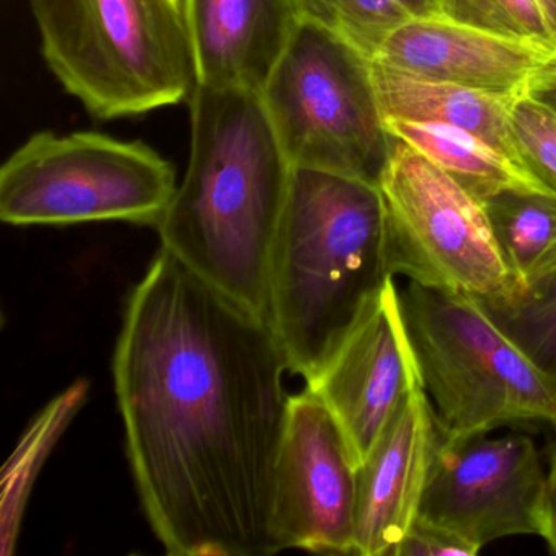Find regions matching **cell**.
<instances>
[{"mask_svg":"<svg viewBox=\"0 0 556 556\" xmlns=\"http://www.w3.org/2000/svg\"><path fill=\"white\" fill-rule=\"evenodd\" d=\"M540 536L545 539L549 552L556 555V439L549 447Z\"/></svg>","mask_w":556,"mask_h":556,"instance_id":"obj_24","label":"cell"},{"mask_svg":"<svg viewBox=\"0 0 556 556\" xmlns=\"http://www.w3.org/2000/svg\"><path fill=\"white\" fill-rule=\"evenodd\" d=\"M438 444L434 409L418 387L357 467L354 555L395 556L418 517Z\"/></svg>","mask_w":556,"mask_h":556,"instance_id":"obj_12","label":"cell"},{"mask_svg":"<svg viewBox=\"0 0 556 556\" xmlns=\"http://www.w3.org/2000/svg\"><path fill=\"white\" fill-rule=\"evenodd\" d=\"M387 265L409 282L494 298L513 285L483 204L425 155L395 139L379 178Z\"/></svg>","mask_w":556,"mask_h":556,"instance_id":"obj_8","label":"cell"},{"mask_svg":"<svg viewBox=\"0 0 556 556\" xmlns=\"http://www.w3.org/2000/svg\"><path fill=\"white\" fill-rule=\"evenodd\" d=\"M184 184L155 227L162 249L268 320L269 275L292 164L262 92L197 86Z\"/></svg>","mask_w":556,"mask_h":556,"instance_id":"obj_2","label":"cell"},{"mask_svg":"<svg viewBox=\"0 0 556 556\" xmlns=\"http://www.w3.org/2000/svg\"><path fill=\"white\" fill-rule=\"evenodd\" d=\"M356 473L350 445L327 405L307 387L291 395L273 490L278 552L354 555Z\"/></svg>","mask_w":556,"mask_h":556,"instance_id":"obj_10","label":"cell"},{"mask_svg":"<svg viewBox=\"0 0 556 556\" xmlns=\"http://www.w3.org/2000/svg\"><path fill=\"white\" fill-rule=\"evenodd\" d=\"M383 122L393 138L425 155L481 203L506 190L546 191L496 149L464 129L441 123Z\"/></svg>","mask_w":556,"mask_h":556,"instance_id":"obj_16","label":"cell"},{"mask_svg":"<svg viewBox=\"0 0 556 556\" xmlns=\"http://www.w3.org/2000/svg\"><path fill=\"white\" fill-rule=\"evenodd\" d=\"M393 278L379 185L292 168L269 275L268 321L289 369L311 382Z\"/></svg>","mask_w":556,"mask_h":556,"instance_id":"obj_3","label":"cell"},{"mask_svg":"<svg viewBox=\"0 0 556 556\" xmlns=\"http://www.w3.org/2000/svg\"><path fill=\"white\" fill-rule=\"evenodd\" d=\"M175 191L174 165L144 142L45 131L0 168V219L12 226L123 220L157 227Z\"/></svg>","mask_w":556,"mask_h":556,"instance_id":"obj_7","label":"cell"},{"mask_svg":"<svg viewBox=\"0 0 556 556\" xmlns=\"http://www.w3.org/2000/svg\"><path fill=\"white\" fill-rule=\"evenodd\" d=\"M523 96L542 103L556 115V53L540 67Z\"/></svg>","mask_w":556,"mask_h":556,"instance_id":"obj_25","label":"cell"},{"mask_svg":"<svg viewBox=\"0 0 556 556\" xmlns=\"http://www.w3.org/2000/svg\"><path fill=\"white\" fill-rule=\"evenodd\" d=\"M51 73L97 118L144 115L197 87L184 0H30Z\"/></svg>","mask_w":556,"mask_h":556,"instance_id":"obj_4","label":"cell"},{"mask_svg":"<svg viewBox=\"0 0 556 556\" xmlns=\"http://www.w3.org/2000/svg\"><path fill=\"white\" fill-rule=\"evenodd\" d=\"M197 86L262 92L302 21L298 0H184Z\"/></svg>","mask_w":556,"mask_h":556,"instance_id":"obj_14","label":"cell"},{"mask_svg":"<svg viewBox=\"0 0 556 556\" xmlns=\"http://www.w3.org/2000/svg\"><path fill=\"white\" fill-rule=\"evenodd\" d=\"M288 359L266 318L161 249L113 357L142 507L172 556H266L288 418Z\"/></svg>","mask_w":556,"mask_h":556,"instance_id":"obj_1","label":"cell"},{"mask_svg":"<svg viewBox=\"0 0 556 556\" xmlns=\"http://www.w3.org/2000/svg\"><path fill=\"white\" fill-rule=\"evenodd\" d=\"M89 393V383L79 380L66 392L53 400L31 422L12 457L2 471V501H0V543L2 555L14 552L15 540L21 530L25 504L30 494L35 477L50 455L71 419L79 412Z\"/></svg>","mask_w":556,"mask_h":556,"instance_id":"obj_19","label":"cell"},{"mask_svg":"<svg viewBox=\"0 0 556 556\" xmlns=\"http://www.w3.org/2000/svg\"><path fill=\"white\" fill-rule=\"evenodd\" d=\"M552 54L435 15L393 31L370 61L421 79L516 99Z\"/></svg>","mask_w":556,"mask_h":556,"instance_id":"obj_13","label":"cell"},{"mask_svg":"<svg viewBox=\"0 0 556 556\" xmlns=\"http://www.w3.org/2000/svg\"><path fill=\"white\" fill-rule=\"evenodd\" d=\"M403 317L419 382L444 439L509 422H548L556 432V383L488 317L477 299L409 282Z\"/></svg>","mask_w":556,"mask_h":556,"instance_id":"obj_5","label":"cell"},{"mask_svg":"<svg viewBox=\"0 0 556 556\" xmlns=\"http://www.w3.org/2000/svg\"><path fill=\"white\" fill-rule=\"evenodd\" d=\"M481 204L513 282L556 255V194L506 190Z\"/></svg>","mask_w":556,"mask_h":556,"instance_id":"obj_18","label":"cell"},{"mask_svg":"<svg viewBox=\"0 0 556 556\" xmlns=\"http://www.w3.org/2000/svg\"><path fill=\"white\" fill-rule=\"evenodd\" d=\"M439 17L556 53V34L540 0H439Z\"/></svg>","mask_w":556,"mask_h":556,"instance_id":"obj_21","label":"cell"},{"mask_svg":"<svg viewBox=\"0 0 556 556\" xmlns=\"http://www.w3.org/2000/svg\"><path fill=\"white\" fill-rule=\"evenodd\" d=\"M370 64L353 45L302 18L262 89L292 167L379 185L395 138L387 131Z\"/></svg>","mask_w":556,"mask_h":556,"instance_id":"obj_6","label":"cell"},{"mask_svg":"<svg viewBox=\"0 0 556 556\" xmlns=\"http://www.w3.org/2000/svg\"><path fill=\"white\" fill-rule=\"evenodd\" d=\"M370 70L383 119L441 123L464 129L496 149L526 174L510 131L509 109L514 97L421 79L374 61Z\"/></svg>","mask_w":556,"mask_h":556,"instance_id":"obj_15","label":"cell"},{"mask_svg":"<svg viewBox=\"0 0 556 556\" xmlns=\"http://www.w3.org/2000/svg\"><path fill=\"white\" fill-rule=\"evenodd\" d=\"M302 18L353 45L369 60L409 22L435 17L439 0H298Z\"/></svg>","mask_w":556,"mask_h":556,"instance_id":"obj_20","label":"cell"},{"mask_svg":"<svg viewBox=\"0 0 556 556\" xmlns=\"http://www.w3.org/2000/svg\"><path fill=\"white\" fill-rule=\"evenodd\" d=\"M480 552L451 530L416 517L395 556H475Z\"/></svg>","mask_w":556,"mask_h":556,"instance_id":"obj_23","label":"cell"},{"mask_svg":"<svg viewBox=\"0 0 556 556\" xmlns=\"http://www.w3.org/2000/svg\"><path fill=\"white\" fill-rule=\"evenodd\" d=\"M546 473L527 435H439L418 517L478 549L513 535H540Z\"/></svg>","mask_w":556,"mask_h":556,"instance_id":"obj_9","label":"cell"},{"mask_svg":"<svg viewBox=\"0 0 556 556\" xmlns=\"http://www.w3.org/2000/svg\"><path fill=\"white\" fill-rule=\"evenodd\" d=\"M540 2H542L546 15H548L549 24H552L553 30L556 34V0H540Z\"/></svg>","mask_w":556,"mask_h":556,"instance_id":"obj_26","label":"cell"},{"mask_svg":"<svg viewBox=\"0 0 556 556\" xmlns=\"http://www.w3.org/2000/svg\"><path fill=\"white\" fill-rule=\"evenodd\" d=\"M488 317L556 383V255L504 294L475 298Z\"/></svg>","mask_w":556,"mask_h":556,"instance_id":"obj_17","label":"cell"},{"mask_svg":"<svg viewBox=\"0 0 556 556\" xmlns=\"http://www.w3.org/2000/svg\"><path fill=\"white\" fill-rule=\"evenodd\" d=\"M510 131L520 165L543 190L556 194V115L527 96L513 100Z\"/></svg>","mask_w":556,"mask_h":556,"instance_id":"obj_22","label":"cell"},{"mask_svg":"<svg viewBox=\"0 0 556 556\" xmlns=\"http://www.w3.org/2000/svg\"><path fill=\"white\" fill-rule=\"evenodd\" d=\"M305 387L330 409L359 467L409 393L421 387L393 278Z\"/></svg>","mask_w":556,"mask_h":556,"instance_id":"obj_11","label":"cell"}]
</instances>
